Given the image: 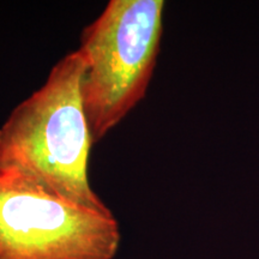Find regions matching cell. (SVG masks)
<instances>
[{"label": "cell", "instance_id": "cell-1", "mask_svg": "<svg viewBox=\"0 0 259 259\" xmlns=\"http://www.w3.org/2000/svg\"><path fill=\"white\" fill-rule=\"evenodd\" d=\"M85 63L70 52L52 67L40 89L0 126V171L85 208L112 212L89 183L94 142L84 112Z\"/></svg>", "mask_w": 259, "mask_h": 259}, {"label": "cell", "instance_id": "cell-2", "mask_svg": "<svg viewBox=\"0 0 259 259\" xmlns=\"http://www.w3.org/2000/svg\"><path fill=\"white\" fill-rule=\"evenodd\" d=\"M163 0H111L83 29L84 112L94 144L147 94L163 32Z\"/></svg>", "mask_w": 259, "mask_h": 259}, {"label": "cell", "instance_id": "cell-3", "mask_svg": "<svg viewBox=\"0 0 259 259\" xmlns=\"http://www.w3.org/2000/svg\"><path fill=\"white\" fill-rule=\"evenodd\" d=\"M120 240L112 212L0 171V259H113Z\"/></svg>", "mask_w": 259, "mask_h": 259}]
</instances>
